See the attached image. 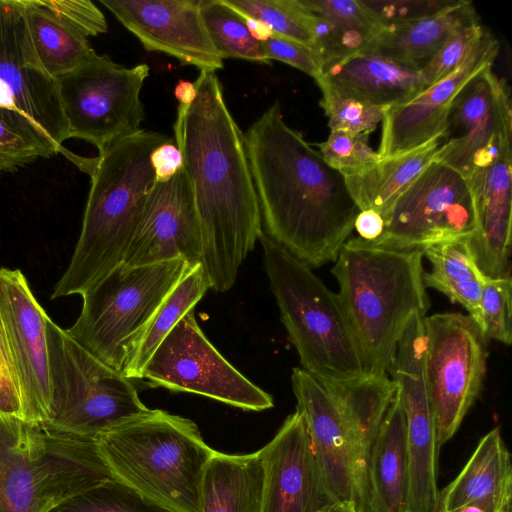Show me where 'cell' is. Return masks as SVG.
I'll use <instances>...</instances> for the list:
<instances>
[{
	"label": "cell",
	"instance_id": "obj_44",
	"mask_svg": "<svg viewBox=\"0 0 512 512\" xmlns=\"http://www.w3.org/2000/svg\"><path fill=\"white\" fill-rule=\"evenodd\" d=\"M264 47L270 61L284 62L315 80L320 77L322 63L317 53L310 47L274 34L264 42Z\"/></svg>",
	"mask_w": 512,
	"mask_h": 512
},
{
	"label": "cell",
	"instance_id": "obj_22",
	"mask_svg": "<svg viewBox=\"0 0 512 512\" xmlns=\"http://www.w3.org/2000/svg\"><path fill=\"white\" fill-rule=\"evenodd\" d=\"M469 182L475 196L476 231L469 247L487 278L511 276V145Z\"/></svg>",
	"mask_w": 512,
	"mask_h": 512
},
{
	"label": "cell",
	"instance_id": "obj_3",
	"mask_svg": "<svg viewBox=\"0 0 512 512\" xmlns=\"http://www.w3.org/2000/svg\"><path fill=\"white\" fill-rule=\"evenodd\" d=\"M172 137L140 130L84 159L80 169L91 186L81 232L70 262L55 283L51 299L83 295L123 264L147 195L155 183L151 154Z\"/></svg>",
	"mask_w": 512,
	"mask_h": 512
},
{
	"label": "cell",
	"instance_id": "obj_38",
	"mask_svg": "<svg viewBox=\"0 0 512 512\" xmlns=\"http://www.w3.org/2000/svg\"><path fill=\"white\" fill-rule=\"evenodd\" d=\"M369 135L345 130H331L328 138L318 143L325 161L343 175L353 174L380 160L368 142Z\"/></svg>",
	"mask_w": 512,
	"mask_h": 512
},
{
	"label": "cell",
	"instance_id": "obj_4",
	"mask_svg": "<svg viewBox=\"0 0 512 512\" xmlns=\"http://www.w3.org/2000/svg\"><path fill=\"white\" fill-rule=\"evenodd\" d=\"M423 257V248L383 247L358 236L343 244L334 261L338 296L368 375H388L408 323L426 316Z\"/></svg>",
	"mask_w": 512,
	"mask_h": 512
},
{
	"label": "cell",
	"instance_id": "obj_45",
	"mask_svg": "<svg viewBox=\"0 0 512 512\" xmlns=\"http://www.w3.org/2000/svg\"><path fill=\"white\" fill-rule=\"evenodd\" d=\"M0 411L22 419L18 382L12 367L0 321ZM23 420V419H22Z\"/></svg>",
	"mask_w": 512,
	"mask_h": 512
},
{
	"label": "cell",
	"instance_id": "obj_29",
	"mask_svg": "<svg viewBox=\"0 0 512 512\" xmlns=\"http://www.w3.org/2000/svg\"><path fill=\"white\" fill-rule=\"evenodd\" d=\"M424 256L431 264V271L423 275L425 287L460 304L483 331L480 301L485 276L474 261L469 238L432 244L424 249Z\"/></svg>",
	"mask_w": 512,
	"mask_h": 512
},
{
	"label": "cell",
	"instance_id": "obj_2",
	"mask_svg": "<svg viewBox=\"0 0 512 512\" xmlns=\"http://www.w3.org/2000/svg\"><path fill=\"white\" fill-rule=\"evenodd\" d=\"M261 232L310 268L334 262L360 212L331 167L273 103L243 134Z\"/></svg>",
	"mask_w": 512,
	"mask_h": 512
},
{
	"label": "cell",
	"instance_id": "obj_21",
	"mask_svg": "<svg viewBox=\"0 0 512 512\" xmlns=\"http://www.w3.org/2000/svg\"><path fill=\"white\" fill-rule=\"evenodd\" d=\"M291 384L296 410L304 418L331 494L355 507V438L346 412L334 394L304 369L293 368Z\"/></svg>",
	"mask_w": 512,
	"mask_h": 512
},
{
	"label": "cell",
	"instance_id": "obj_51",
	"mask_svg": "<svg viewBox=\"0 0 512 512\" xmlns=\"http://www.w3.org/2000/svg\"><path fill=\"white\" fill-rule=\"evenodd\" d=\"M443 512H489L485 508L476 505V504H467L464 506H460L451 510L443 511Z\"/></svg>",
	"mask_w": 512,
	"mask_h": 512
},
{
	"label": "cell",
	"instance_id": "obj_47",
	"mask_svg": "<svg viewBox=\"0 0 512 512\" xmlns=\"http://www.w3.org/2000/svg\"><path fill=\"white\" fill-rule=\"evenodd\" d=\"M384 225V219L378 212L362 210L356 216L354 229L360 238L373 241L382 234Z\"/></svg>",
	"mask_w": 512,
	"mask_h": 512
},
{
	"label": "cell",
	"instance_id": "obj_1",
	"mask_svg": "<svg viewBox=\"0 0 512 512\" xmlns=\"http://www.w3.org/2000/svg\"><path fill=\"white\" fill-rule=\"evenodd\" d=\"M189 107L178 105L174 141L184 159L199 220L209 287L225 292L261 234L243 133L214 72L200 71Z\"/></svg>",
	"mask_w": 512,
	"mask_h": 512
},
{
	"label": "cell",
	"instance_id": "obj_17",
	"mask_svg": "<svg viewBox=\"0 0 512 512\" xmlns=\"http://www.w3.org/2000/svg\"><path fill=\"white\" fill-rule=\"evenodd\" d=\"M172 260L201 264L202 244L192 189L184 166L150 189L123 265L138 267Z\"/></svg>",
	"mask_w": 512,
	"mask_h": 512
},
{
	"label": "cell",
	"instance_id": "obj_50",
	"mask_svg": "<svg viewBox=\"0 0 512 512\" xmlns=\"http://www.w3.org/2000/svg\"><path fill=\"white\" fill-rule=\"evenodd\" d=\"M318 512H359L351 503L335 502Z\"/></svg>",
	"mask_w": 512,
	"mask_h": 512
},
{
	"label": "cell",
	"instance_id": "obj_7",
	"mask_svg": "<svg viewBox=\"0 0 512 512\" xmlns=\"http://www.w3.org/2000/svg\"><path fill=\"white\" fill-rule=\"evenodd\" d=\"M112 474L95 440L0 411V512H49Z\"/></svg>",
	"mask_w": 512,
	"mask_h": 512
},
{
	"label": "cell",
	"instance_id": "obj_46",
	"mask_svg": "<svg viewBox=\"0 0 512 512\" xmlns=\"http://www.w3.org/2000/svg\"><path fill=\"white\" fill-rule=\"evenodd\" d=\"M150 159L157 183L169 181L184 166L183 155L173 137L156 147Z\"/></svg>",
	"mask_w": 512,
	"mask_h": 512
},
{
	"label": "cell",
	"instance_id": "obj_30",
	"mask_svg": "<svg viewBox=\"0 0 512 512\" xmlns=\"http://www.w3.org/2000/svg\"><path fill=\"white\" fill-rule=\"evenodd\" d=\"M209 288L202 265L190 266L134 340L122 370L127 378L140 379L144 366L161 342L194 310Z\"/></svg>",
	"mask_w": 512,
	"mask_h": 512
},
{
	"label": "cell",
	"instance_id": "obj_10",
	"mask_svg": "<svg viewBox=\"0 0 512 512\" xmlns=\"http://www.w3.org/2000/svg\"><path fill=\"white\" fill-rule=\"evenodd\" d=\"M0 119L51 156L69 138L57 79L42 67L22 0H0Z\"/></svg>",
	"mask_w": 512,
	"mask_h": 512
},
{
	"label": "cell",
	"instance_id": "obj_35",
	"mask_svg": "<svg viewBox=\"0 0 512 512\" xmlns=\"http://www.w3.org/2000/svg\"><path fill=\"white\" fill-rule=\"evenodd\" d=\"M317 84L322 92L320 105L328 117L331 130L369 135L390 109V106L372 105L342 97L326 84Z\"/></svg>",
	"mask_w": 512,
	"mask_h": 512
},
{
	"label": "cell",
	"instance_id": "obj_20",
	"mask_svg": "<svg viewBox=\"0 0 512 512\" xmlns=\"http://www.w3.org/2000/svg\"><path fill=\"white\" fill-rule=\"evenodd\" d=\"M258 452L265 471L262 512H318L338 502L326 484L298 410Z\"/></svg>",
	"mask_w": 512,
	"mask_h": 512
},
{
	"label": "cell",
	"instance_id": "obj_23",
	"mask_svg": "<svg viewBox=\"0 0 512 512\" xmlns=\"http://www.w3.org/2000/svg\"><path fill=\"white\" fill-rule=\"evenodd\" d=\"M359 512H409V462L400 391L367 448Z\"/></svg>",
	"mask_w": 512,
	"mask_h": 512
},
{
	"label": "cell",
	"instance_id": "obj_37",
	"mask_svg": "<svg viewBox=\"0 0 512 512\" xmlns=\"http://www.w3.org/2000/svg\"><path fill=\"white\" fill-rule=\"evenodd\" d=\"M512 279L484 277L481 293L483 333L488 340L512 342Z\"/></svg>",
	"mask_w": 512,
	"mask_h": 512
},
{
	"label": "cell",
	"instance_id": "obj_28",
	"mask_svg": "<svg viewBox=\"0 0 512 512\" xmlns=\"http://www.w3.org/2000/svg\"><path fill=\"white\" fill-rule=\"evenodd\" d=\"M439 138L408 152L382 158L359 172L343 175L359 210H373L383 216L397 196L434 159Z\"/></svg>",
	"mask_w": 512,
	"mask_h": 512
},
{
	"label": "cell",
	"instance_id": "obj_11",
	"mask_svg": "<svg viewBox=\"0 0 512 512\" xmlns=\"http://www.w3.org/2000/svg\"><path fill=\"white\" fill-rule=\"evenodd\" d=\"M147 64L124 67L95 51L77 68L57 78L69 138L99 152L142 130L145 113L140 93Z\"/></svg>",
	"mask_w": 512,
	"mask_h": 512
},
{
	"label": "cell",
	"instance_id": "obj_13",
	"mask_svg": "<svg viewBox=\"0 0 512 512\" xmlns=\"http://www.w3.org/2000/svg\"><path fill=\"white\" fill-rule=\"evenodd\" d=\"M382 217V234L368 242L396 249H425L474 235L475 196L467 178L433 159Z\"/></svg>",
	"mask_w": 512,
	"mask_h": 512
},
{
	"label": "cell",
	"instance_id": "obj_41",
	"mask_svg": "<svg viewBox=\"0 0 512 512\" xmlns=\"http://www.w3.org/2000/svg\"><path fill=\"white\" fill-rule=\"evenodd\" d=\"M313 14L376 36L382 29L372 13L355 0H299Z\"/></svg>",
	"mask_w": 512,
	"mask_h": 512
},
{
	"label": "cell",
	"instance_id": "obj_6",
	"mask_svg": "<svg viewBox=\"0 0 512 512\" xmlns=\"http://www.w3.org/2000/svg\"><path fill=\"white\" fill-rule=\"evenodd\" d=\"M258 240L281 321L302 369L325 383L364 377L359 347L338 294L262 232Z\"/></svg>",
	"mask_w": 512,
	"mask_h": 512
},
{
	"label": "cell",
	"instance_id": "obj_34",
	"mask_svg": "<svg viewBox=\"0 0 512 512\" xmlns=\"http://www.w3.org/2000/svg\"><path fill=\"white\" fill-rule=\"evenodd\" d=\"M239 13L264 23L272 34L314 49L307 12L299 0H224Z\"/></svg>",
	"mask_w": 512,
	"mask_h": 512
},
{
	"label": "cell",
	"instance_id": "obj_48",
	"mask_svg": "<svg viewBox=\"0 0 512 512\" xmlns=\"http://www.w3.org/2000/svg\"><path fill=\"white\" fill-rule=\"evenodd\" d=\"M197 89L194 82L179 80L174 89V95L179 106L189 107L196 98Z\"/></svg>",
	"mask_w": 512,
	"mask_h": 512
},
{
	"label": "cell",
	"instance_id": "obj_18",
	"mask_svg": "<svg viewBox=\"0 0 512 512\" xmlns=\"http://www.w3.org/2000/svg\"><path fill=\"white\" fill-rule=\"evenodd\" d=\"M147 51L165 53L200 71L223 68L206 30L200 0H100Z\"/></svg>",
	"mask_w": 512,
	"mask_h": 512
},
{
	"label": "cell",
	"instance_id": "obj_14",
	"mask_svg": "<svg viewBox=\"0 0 512 512\" xmlns=\"http://www.w3.org/2000/svg\"><path fill=\"white\" fill-rule=\"evenodd\" d=\"M140 379L150 386L189 392L247 411L273 407L270 394L233 367L188 312L161 342Z\"/></svg>",
	"mask_w": 512,
	"mask_h": 512
},
{
	"label": "cell",
	"instance_id": "obj_36",
	"mask_svg": "<svg viewBox=\"0 0 512 512\" xmlns=\"http://www.w3.org/2000/svg\"><path fill=\"white\" fill-rule=\"evenodd\" d=\"M305 10L314 49L322 66L365 49L375 37Z\"/></svg>",
	"mask_w": 512,
	"mask_h": 512
},
{
	"label": "cell",
	"instance_id": "obj_8",
	"mask_svg": "<svg viewBox=\"0 0 512 512\" xmlns=\"http://www.w3.org/2000/svg\"><path fill=\"white\" fill-rule=\"evenodd\" d=\"M47 337L51 402L43 429L94 439L149 411L131 379L85 350L50 317Z\"/></svg>",
	"mask_w": 512,
	"mask_h": 512
},
{
	"label": "cell",
	"instance_id": "obj_9",
	"mask_svg": "<svg viewBox=\"0 0 512 512\" xmlns=\"http://www.w3.org/2000/svg\"><path fill=\"white\" fill-rule=\"evenodd\" d=\"M189 267L184 260L119 265L82 295L81 312L66 332L122 372L134 340Z\"/></svg>",
	"mask_w": 512,
	"mask_h": 512
},
{
	"label": "cell",
	"instance_id": "obj_25",
	"mask_svg": "<svg viewBox=\"0 0 512 512\" xmlns=\"http://www.w3.org/2000/svg\"><path fill=\"white\" fill-rule=\"evenodd\" d=\"M512 465L499 427L485 434L460 473L438 492L432 512L467 504L512 512Z\"/></svg>",
	"mask_w": 512,
	"mask_h": 512
},
{
	"label": "cell",
	"instance_id": "obj_12",
	"mask_svg": "<svg viewBox=\"0 0 512 512\" xmlns=\"http://www.w3.org/2000/svg\"><path fill=\"white\" fill-rule=\"evenodd\" d=\"M425 378L438 446L458 431L479 396L488 339L468 315L446 312L424 318Z\"/></svg>",
	"mask_w": 512,
	"mask_h": 512
},
{
	"label": "cell",
	"instance_id": "obj_15",
	"mask_svg": "<svg viewBox=\"0 0 512 512\" xmlns=\"http://www.w3.org/2000/svg\"><path fill=\"white\" fill-rule=\"evenodd\" d=\"M511 137L509 87L487 67L455 99L434 160L469 180L511 145Z\"/></svg>",
	"mask_w": 512,
	"mask_h": 512
},
{
	"label": "cell",
	"instance_id": "obj_19",
	"mask_svg": "<svg viewBox=\"0 0 512 512\" xmlns=\"http://www.w3.org/2000/svg\"><path fill=\"white\" fill-rule=\"evenodd\" d=\"M498 50V41L486 30L452 73L409 101L390 107L381 122L379 158L399 155L439 138L459 93L476 75L493 65Z\"/></svg>",
	"mask_w": 512,
	"mask_h": 512
},
{
	"label": "cell",
	"instance_id": "obj_26",
	"mask_svg": "<svg viewBox=\"0 0 512 512\" xmlns=\"http://www.w3.org/2000/svg\"><path fill=\"white\" fill-rule=\"evenodd\" d=\"M478 22L472 2L456 0L433 15L383 28L366 48L421 70L454 31Z\"/></svg>",
	"mask_w": 512,
	"mask_h": 512
},
{
	"label": "cell",
	"instance_id": "obj_40",
	"mask_svg": "<svg viewBox=\"0 0 512 512\" xmlns=\"http://www.w3.org/2000/svg\"><path fill=\"white\" fill-rule=\"evenodd\" d=\"M383 28L433 15L456 0H360ZM381 29V30H382Z\"/></svg>",
	"mask_w": 512,
	"mask_h": 512
},
{
	"label": "cell",
	"instance_id": "obj_43",
	"mask_svg": "<svg viewBox=\"0 0 512 512\" xmlns=\"http://www.w3.org/2000/svg\"><path fill=\"white\" fill-rule=\"evenodd\" d=\"M51 155L38 143L0 119V172H10Z\"/></svg>",
	"mask_w": 512,
	"mask_h": 512
},
{
	"label": "cell",
	"instance_id": "obj_16",
	"mask_svg": "<svg viewBox=\"0 0 512 512\" xmlns=\"http://www.w3.org/2000/svg\"><path fill=\"white\" fill-rule=\"evenodd\" d=\"M49 316L20 269L0 267V321L18 382L22 419L42 424L49 412Z\"/></svg>",
	"mask_w": 512,
	"mask_h": 512
},
{
	"label": "cell",
	"instance_id": "obj_42",
	"mask_svg": "<svg viewBox=\"0 0 512 512\" xmlns=\"http://www.w3.org/2000/svg\"><path fill=\"white\" fill-rule=\"evenodd\" d=\"M43 6L87 37L107 32L102 11L89 0H48Z\"/></svg>",
	"mask_w": 512,
	"mask_h": 512
},
{
	"label": "cell",
	"instance_id": "obj_27",
	"mask_svg": "<svg viewBox=\"0 0 512 512\" xmlns=\"http://www.w3.org/2000/svg\"><path fill=\"white\" fill-rule=\"evenodd\" d=\"M265 471L259 452L215 451L201 483V512H262Z\"/></svg>",
	"mask_w": 512,
	"mask_h": 512
},
{
	"label": "cell",
	"instance_id": "obj_24",
	"mask_svg": "<svg viewBox=\"0 0 512 512\" xmlns=\"http://www.w3.org/2000/svg\"><path fill=\"white\" fill-rule=\"evenodd\" d=\"M315 81L342 97L390 107L409 101L428 88L420 70L367 48L323 65Z\"/></svg>",
	"mask_w": 512,
	"mask_h": 512
},
{
	"label": "cell",
	"instance_id": "obj_39",
	"mask_svg": "<svg viewBox=\"0 0 512 512\" xmlns=\"http://www.w3.org/2000/svg\"><path fill=\"white\" fill-rule=\"evenodd\" d=\"M486 29L478 23L454 31L430 62L420 70L429 87L452 73L482 38Z\"/></svg>",
	"mask_w": 512,
	"mask_h": 512
},
{
	"label": "cell",
	"instance_id": "obj_33",
	"mask_svg": "<svg viewBox=\"0 0 512 512\" xmlns=\"http://www.w3.org/2000/svg\"><path fill=\"white\" fill-rule=\"evenodd\" d=\"M49 512H176L130 486L108 479L77 494Z\"/></svg>",
	"mask_w": 512,
	"mask_h": 512
},
{
	"label": "cell",
	"instance_id": "obj_31",
	"mask_svg": "<svg viewBox=\"0 0 512 512\" xmlns=\"http://www.w3.org/2000/svg\"><path fill=\"white\" fill-rule=\"evenodd\" d=\"M36 55L53 78L74 70L93 52L88 37L46 9L40 0H22Z\"/></svg>",
	"mask_w": 512,
	"mask_h": 512
},
{
	"label": "cell",
	"instance_id": "obj_49",
	"mask_svg": "<svg viewBox=\"0 0 512 512\" xmlns=\"http://www.w3.org/2000/svg\"><path fill=\"white\" fill-rule=\"evenodd\" d=\"M243 17L249 33L255 40L264 43L272 35L271 30L261 21L245 15Z\"/></svg>",
	"mask_w": 512,
	"mask_h": 512
},
{
	"label": "cell",
	"instance_id": "obj_32",
	"mask_svg": "<svg viewBox=\"0 0 512 512\" xmlns=\"http://www.w3.org/2000/svg\"><path fill=\"white\" fill-rule=\"evenodd\" d=\"M200 10L208 35L222 59L271 63L264 43L251 36L243 15L224 0H200Z\"/></svg>",
	"mask_w": 512,
	"mask_h": 512
},
{
	"label": "cell",
	"instance_id": "obj_5",
	"mask_svg": "<svg viewBox=\"0 0 512 512\" xmlns=\"http://www.w3.org/2000/svg\"><path fill=\"white\" fill-rule=\"evenodd\" d=\"M94 440L114 479L176 512H201L202 477L215 450L192 420L149 409Z\"/></svg>",
	"mask_w": 512,
	"mask_h": 512
}]
</instances>
